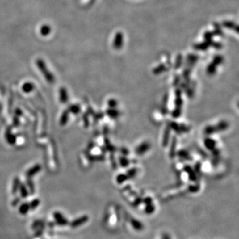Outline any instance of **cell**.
Masks as SVG:
<instances>
[{
  "mask_svg": "<svg viewBox=\"0 0 239 239\" xmlns=\"http://www.w3.org/2000/svg\"><path fill=\"white\" fill-rule=\"evenodd\" d=\"M35 64H36L39 70L43 74L44 77L47 80V81L50 83H52L55 81V77L47 68L45 61L43 59L39 58L35 61Z\"/></svg>",
  "mask_w": 239,
  "mask_h": 239,
  "instance_id": "cell-1",
  "label": "cell"
},
{
  "mask_svg": "<svg viewBox=\"0 0 239 239\" xmlns=\"http://www.w3.org/2000/svg\"><path fill=\"white\" fill-rule=\"evenodd\" d=\"M52 28L48 24H43L39 28V33L43 37H47L51 33Z\"/></svg>",
  "mask_w": 239,
  "mask_h": 239,
  "instance_id": "cell-2",
  "label": "cell"
},
{
  "mask_svg": "<svg viewBox=\"0 0 239 239\" xmlns=\"http://www.w3.org/2000/svg\"><path fill=\"white\" fill-rule=\"evenodd\" d=\"M54 216L57 223L59 225H66L69 223L68 220L59 212H55L54 213Z\"/></svg>",
  "mask_w": 239,
  "mask_h": 239,
  "instance_id": "cell-3",
  "label": "cell"
},
{
  "mask_svg": "<svg viewBox=\"0 0 239 239\" xmlns=\"http://www.w3.org/2000/svg\"><path fill=\"white\" fill-rule=\"evenodd\" d=\"M87 220H88L87 216H82V217H81V218H78V219H77L76 220H73V222L71 223V224H70V225H71V227L73 228L77 227H78V226L86 223Z\"/></svg>",
  "mask_w": 239,
  "mask_h": 239,
  "instance_id": "cell-4",
  "label": "cell"
},
{
  "mask_svg": "<svg viewBox=\"0 0 239 239\" xmlns=\"http://www.w3.org/2000/svg\"><path fill=\"white\" fill-rule=\"evenodd\" d=\"M123 43V35L120 33H118L115 36V39L114 41V47L117 48L120 47Z\"/></svg>",
  "mask_w": 239,
  "mask_h": 239,
  "instance_id": "cell-5",
  "label": "cell"
},
{
  "mask_svg": "<svg viewBox=\"0 0 239 239\" xmlns=\"http://www.w3.org/2000/svg\"><path fill=\"white\" fill-rule=\"evenodd\" d=\"M30 209V205L28 203H23V205H21L19 207V212L22 215H25L27 213V212Z\"/></svg>",
  "mask_w": 239,
  "mask_h": 239,
  "instance_id": "cell-6",
  "label": "cell"
},
{
  "mask_svg": "<svg viewBox=\"0 0 239 239\" xmlns=\"http://www.w3.org/2000/svg\"><path fill=\"white\" fill-rule=\"evenodd\" d=\"M60 95H61L60 99H61V103H65L66 100H67L68 97H67V93H66V91L65 88H61L60 90Z\"/></svg>",
  "mask_w": 239,
  "mask_h": 239,
  "instance_id": "cell-7",
  "label": "cell"
},
{
  "mask_svg": "<svg viewBox=\"0 0 239 239\" xmlns=\"http://www.w3.org/2000/svg\"><path fill=\"white\" fill-rule=\"evenodd\" d=\"M33 85L31 82H26L23 86V90L25 92H29L33 90Z\"/></svg>",
  "mask_w": 239,
  "mask_h": 239,
  "instance_id": "cell-8",
  "label": "cell"
},
{
  "mask_svg": "<svg viewBox=\"0 0 239 239\" xmlns=\"http://www.w3.org/2000/svg\"><path fill=\"white\" fill-rule=\"evenodd\" d=\"M20 190H21V194L22 197H23V198H25V197H27V195H28V192H27V189H26L25 187V186H24L23 184H22V185H21Z\"/></svg>",
  "mask_w": 239,
  "mask_h": 239,
  "instance_id": "cell-9",
  "label": "cell"
},
{
  "mask_svg": "<svg viewBox=\"0 0 239 239\" xmlns=\"http://www.w3.org/2000/svg\"><path fill=\"white\" fill-rule=\"evenodd\" d=\"M39 203H40V201L39 199H35V200H33L31 203L29 205H30V209H36V208L39 205Z\"/></svg>",
  "mask_w": 239,
  "mask_h": 239,
  "instance_id": "cell-10",
  "label": "cell"
},
{
  "mask_svg": "<svg viewBox=\"0 0 239 239\" xmlns=\"http://www.w3.org/2000/svg\"><path fill=\"white\" fill-rule=\"evenodd\" d=\"M19 181L17 179H16L14 181V184H13V193H15L17 191V189L19 188Z\"/></svg>",
  "mask_w": 239,
  "mask_h": 239,
  "instance_id": "cell-11",
  "label": "cell"
},
{
  "mask_svg": "<svg viewBox=\"0 0 239 239\" xmlns=\"http://www.w3.org/2000/svg\"><path fill=\"white\" fill-rule=\"evenodd\" d=\"M39 170H40V167L39 166H35V167H34V170H31L28 173H27V174L29 175H33L34 174H35V173H37V172H38L39 171Z\"/></svg>",
  "mask_w": 239,
  "mask_h": 239,
  "instance_id": "cell-12",
  "label": "cell"
},
{
  "mask_svg": "<svg viewBox=\"0 0 239 239\" xmlns=\"http://www.w3.org/2000/svg\"><path fill=\"white\" fill-rule=\"evenodd\" d=\"M70 110H71L72 112L74 113V114H77L79 111V108L77 106H72V107L70 108Z\"/></svg>",
  "mask_w": 239,
  "mask_h": 239,
  "instance_id": "cell-13",
  "label": "cell"
},
{
  "mask_svg": "<svg viewBox=\"0 0 239 239\" xmlns=\"http://www.w3.org/2000/svg\"><path fill=\"white\" fill-rule=\"evenodd\" d=\"M19 201H20L19 199L17 198V199H15V200L13 201V203H12V205H13V206H15V205H17V204H18V203H19Z\"/></svg>",
  "mask_w": 239,
  "mask_h": 239,
  "instance_id": "cell-14",
  "label": "cell"
}]
</instances>
